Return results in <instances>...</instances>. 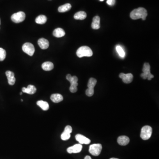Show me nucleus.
<instances>
[{
    "mask_svg": "<svg viewBox=\"0 0 159 159\" xmlns=\"http://www.w3.org/2000/svg\"><path fill=\"white\" fill-rule=\"evenodd\" d=\"M147 11L143 8L140 7L134 9L131 12L130 17L132 20H137L142 19V20H145L147 16Z\"/></svg>",
    "mask_w": 159,
    "mask_h": 159,
    "instance_id": "1",
    "label": "nucleus"
},
{
    "mask_svg": "<svg viewBox=\"0 0 159 159\" xmlns=\"http://www.w3.org/2000/svg\"><path fill=\"white\" fill-rule=\"evenodd\" d=\"M93 52L90 48L87 46H83L77 50V55L79 58L83 57H91Z\"/></svg>",
    "mask_w": 159,
    "mask_h": 159,
    "instance_id": "2",
    "label": "nucleus"
},
{
    "mask_svg": "<svg viewBox=\"0 0 159 159\" xmlns=\"http://www.w3.org/2000/svg\"><path fill=\"white\" fill-rule=\"evenodd\" d=\"M66 79L70 83V90L72 93H75L77 91V86H78V78L76 76H73L70 74H67L66 76Z\"/></svg>",
    "mask_w": 159,
    "mask_h": 159,
    "instance_id": "3",
    "label": "nucleus"
},
{
    "mask_svg": "<svg viewBox=\"0 0 159 159\" xmlns=\"http://www.w3.org/2000/svg\"><path fill=\"white\" fill-rule=\"evenodd\" d=\"M153 132V129L151 126H143L141 130V138L143 140H147L151 137Z\"/></svg>",
    "mask_w": 159,
    "mask_h": 159,
    "instance_id": "4",
    "label": "nucleus"
},
{
    "mask_svg": "<svg viewBox=\"0 0 159 159\" xmlns=\"http://www.w3.org/2000/svg\"><path fill=\"white\" fill-rule=\"evenodd\" d=\"M142 71L143 73L141 74V76L144 79H147L148 80H151L154 77L153 75L150 73V66L149 63H144Z\"/></svg>",
    "mask_w": 159,
    "mask_h": 159,
    "instance_id": "5",
    "label": "nucleus"
},
{
    "mask_svg": "<svg viewBox=\"0 0 159 159\" xmlns=\"http://www.w3.org/2000/svg\"><path fill=\"white\" fill-rule=\"evenodd\" d=\"M102 149V146L101 144H95L90 146L89 152L92 155L98 156L100 154Z\"/></svg>",
    "mask_w": 159,
    "mask_h": 159,
    "instance_id": "6",
    "label": "nucleus"
},
{
    "mask_svg": "<svg viewBox=\"0 0 159 159\" xmlns=\"http://www.w3.org/2000/svg\"><path fill=\"white\" fill-rule=\"evenodd\" d=\"M26 15L23 12H19L15 13L11 16V20L15 23H20L23 22L25 19Z\"/></svg>",
    "mask_w": 159,
    "mask_h": 159,
    "instance_id": "7",
    "label": "nucleus"
},
{
    "mask_svg": "<svg viewBox=\"0 0 159 159\" xmlns=\"http://www.w3.org/2000/svg\"><path fill=\"white\" fill-rule=\"evenodd\" d=\"M22 50L24 53L30 56H32L35 53V49L34 45L30 43H26L23 45Z\"/></svg>",
    "mask_w": 159,
    "mask_h": 159,
    "instance_id": "8",
    "label": "nucleus"
},
{
    "mask_svg": "<svg viewBox=\"0 0 159 159\" xmlns=\"http://www.w3.org/2000/svg\"><path fill=\"white\" fill-rule=\"evenodd\" d=\"M119 77L122 79L123 82L126 84L130 83L133 80V75L131 73L125 74L121 73L119 74Z\"/></svg>",
    "mask_w": 159,
    "mask_h": 159,
    "instance_id": "9",
    "label": "nucleus"
},
{
    "mask_svg": "<svg viewBox=\"0 0 159 159\" xmlns=\"http://www.w3.org/2000/svg\"><path fill=\"white\" fill-rule=\"evenodd\" d=\"M82 149V145L80 144H76L73 146L68 148L67 149V152L71 154L73 153H77L81 152Z\"/></svg>",
    "mask_w": 159,
    "mask_h": 159,
    "instance_id": "10",
    "label": "nucleus"
},
{
    "mask_svg": "<svg viewBox=\"0 0 159 159\" xmlns=\"http://www.w3.org/2000/svg\"><path fill=\"white\" fill-rule=\"evenodd\" d=\"M76 140L79 142L80 144H88L90 143L91 140L84 136L80 134H77L75 136Z\"/></svg>",
    "mask_w": 159,
    "mask_h": 159,
    "instance_id": "11",
    "label": "nucleus"
},
{
    "mask_svg": "<svg viewBox=\"0 0 159 159\" xmlns=\"http://www.w3.org/2000/svg\"><path fill=\"white\" fill-rule=\"evenodd\" d=\"M6 76L7 77L9 85H13L16 82L14 73L10 71H7L6 73Z\"/></svg>",
    "mask_w": 159,
    "mask_h": 159,
    "instance_id": "12",
    "label": "nucleus"
},
{
    "mask_svg": "<svg viewBox=\"0 0 159 159\" xmlns=\"http://www.w3.org/2000/svg\"><path fill=\"white\" fill-rule=\"evenodd\" d=\"M38 44L42 49H47L49 46L48 40L44 38H39L38 41Z\"/></svg>",
    "mask_w": 159,
    "mask_h": 159,
    "instance_id": "13",
    "label": "nucleus"
},
{
    "mask_svg": "<svg viewBox=\"0 0 159 159\" xmlns=\"http://www.w3.org/2000/svg\"><path fill=\"white\" fill-rule=\"evenodd\" d=\"M36 90V87L32 85H29L27 88L23 87L22 89V91L23 92L30 95L35 94Z\"/></svg>",
    "mask_w": 159,
    "mask_h": 159,
    "instance_id": "14",
    "label": "nucleus"
},
{
    "mask_svg": "<svg viewBox=\"0 0 159 159\" xmlns=\"http://www.w3.org/2000/svg\"><path fill=\"white\" fill-rule=\"evenodd\" d=\"M118 144L122 146H125L130 142V139L126 136H121L118 137L117 140Z\"/></svg>",
    "mask_w": 159,
    "mask_h": 159,
    "instance_id": "15",
    "label": "nucleus"
},
{
    "mask_svg": "<svg viewBox=\"0 0 159 159\" xmlns=\"http://www.w3.org/2000/svg\"><path fill=\"white\" fill-rule=\"evenodd\" d=\"M100 19L99 16H96L94 17L92 20V24H91V28L93 29L97 30L100 29Z\"/></svg>",
    "mask_w": 159,
    "mask_h": 159,
    "instance_id": "16",
    "label": "nucleus"
},
{
    "mask_svg": "<svg viewBox=\"0 0 159 159\" xmlns=\"http://www.w3.org/2000/svg\"><path fill=\"white\" fill-rule=\"evenodd\" d=\"M50 99L53 102L59 103L63 100V97L60 94H53L50 96Z\"/></svg>",
    "mask_w": 159,
    "mask_h": 159,
    "instance_id": "17",
    "label": "nucleus"
},
{
    "mask_svg": "<svg viewBox=\"0 0 159 159\" xmlns=\"http://www.w3.org/2000/svg\"><path fill=\"white\" fill-rule=\"evenodd\" d=\"M54 67V64L50 61H46L43 63L42 68L44 70L49 71L53 70Z\"/></svg>",
    "mask_w": 159,
    "mask_h": 159,
    "instance_id": "18",
    "label": "nucleus"
},
{
    "mask_svg": "<svg viewBox=\"0 0 159 159\" xmlns=\"http://www.w3.org/2000/svg\"><path fill=\"white\" fill-rule=\"evenodd\" d=\"M53 36L57 38H61L65 36L66 33L63 29L57 28L53 31Z\"/></svg>",
    "mask_w": 159,
    "mask_h": 159,
    "instance_id": "19",
    "label": "nucleus"
},
{
    "mask_svg": "<svg viewBox=\"0 0 159 159\" xmlns=\"http://www.w3.org/2000/svg\"><path fill=\"white\" fill-rule=\"evenodd\" d=\"M87 17V14L84 11H80L76 13L74 16L75 19L77 20H83Z\"/></svg>",
    "mask_w": 159,
    "mask_h": 159,
    "instance_id": "20",
    "label": "nucleus"
},
{
    "mask_svg": "<svg viewBox=\"0 0 159 159\" xmlns=\"http://www.w3.org/2000/svg\"><path fill=\"white\" fill-rule=\"evenodd\" d=\"M37 104L43 111H47L49 108V105L48 103L43 100L38 101L37 102Z\"/></svg>",
    "mask_w": 159,
    "mask_h": 159,
    "instance_id": "21",
    "label": "nucleus"
},
{
    "mask_svg": "<svg viewBox=\"0 0 159 159\" xmlns=\"http://www.w3.org/2000/svg\"><path fill=\"white\" fill-rule=\"evenodd\" d=\"M71 8V5L69 3H67V4L60 6L58 8V11L60 13H64V12L69 11Z\"/></svg>",
    "mask_w": 159,
    "mask_h": 159,
    "instance_id": "22",
    "label": "nucleus"
},
{
    "mask_svg": "<svg viewBox=\"0 0 159 159\" xmlns=\"http://www.w3.org/2000/svg\"><path fill=\"white\" fill-rule=\"evenodd\" d=\"M47 21V17L44 15H39L36 19V22L39 24H45Z\"/></svg>",
    "mask_w": 159,
    "mask_h": 159,
    "instance_id": "23",
    "label": "nucleus"
},
{
    "mask_svg": "<svg viewBox=\"0 0 159 159\" xmlns=\"http://www.w3.org/2000/svg\"><path fill=\"white\" fill-rule=\"evenodd\" d=\"M97 81L96 79L94 78H90L89 80L88 84V87L89 88L94 89L95 85H96Z\"/></svg>",
    "mask_w": 159,
    "mask_h": 159,
    "instance_id": "24",
    "label": "nucleus"
},
{
    "mask_svg": "<svg viewBox=\"0 0 159 159\" xmlns=\"http://www.w3.org/2000/svg\"><path fill=\"white\" fill-rule=\"evenodd\" d=\"M116 49L118 54L120 56V57L121 58H124L125 56V53L124 51L122 48V47H120V46H117Z\"/></svg>",
    "mask_w": 159,
    "mask_h": 159,
    "instance_id": "25",
    "label": "nucleus"
},
{
    "mask_svg": "<svg viewBox=\"0 0 159 159\" xmlns=\"http://www.w3.org/2000/svg\"><path fill=\"white\" fill-rule=\"evenodd\" d=\"M6 56V50L2 48H0V61H3L5 59Z\"/></svg>",
    "mask_w": 159,
    "mask_h": 159,
    "instance_id": "26",
    "label": "nucleus"
},
{
    "mask_svg": "<svg viewBox=\"0 0 159 159\" xmlns=\"http://www.w3.org/2000/svg\"><path fill=\"white\" fill-rule=\"evenodd\" d=\"M70 134L64 131L61 134V140L63 141H67L70 139Z\"/></svg>",
    "mask_w": 159,
    "mask_h": 159,
    "instance_id": "27",
    "label": "nucleus"
},
{
    "mask_svg": "<svg viewBox=\"0 0 159 159\" xmlns=\"http://www.w3.org/2000/svg\"><path fill=\"white\" fill-rule=\"evenodd\" d=\"M86 95L87 96L90 97V96H92L93 95L94 93V89H91V88H88L86 90V92H85Z\"/></svg>",
    "mask_w": 159,
    "mask_h": 159,
    "instance_id": "28",
    "label": "nucleus"
},
{
    "mask_svg": "<svg viewBox=\"0 0 159 159\" xmlns=\"http://www.w3.org/2000/svg\"><path fill=\"white\" fill-rule=\"evenodd\" d=\"M72 128L70 126H67L65 127V130H64V132H68L69 134H71L72 132Z\"/></svg>",
    "mask_w": 159,
    "mask_h": 159,
    "instance_id": "29",
    "label": "nucleus"
},
{
    "mask_svg": "<svg viewBox=\"0 0 159 159\" xmlns=\"http://www.w3.org/2000/svg\"><path fill=\"white\" fill-rule=\"evenodd\" d=\"M107 3L110 6H114L115 3V0H107Z\"/></svg>",
    "mask_w": 159,
    "mask_h": 159,
    "instance_id": "30",
    "label": "nucleus"
},
{
    "mask_svg": "<svg viewBox=\"0 0 159 159\" xmlns=\"http://www.w3.org/2000/svg\"><path fill=\"white\" fill-rule=\"evenodd\" d=\"M84 159H91V157L90 156H85Z\"/></svg>",
    "mask_w": 159,
    "mask_h": 159,
    "instance_id": "31",
    "label": "nucleus"
},
{
    "mask_svg": "<svg viewBox=\"0 0 159 159\" xmlns=\"http://www.w3.org/2000/svg\"><path fill=\"white\" fill-rule=\"evenodd\" d=\"M110 159H117V158H112Z\"/></svg>",
    "mask_w": 159,
    "mask_h": 159,
    "instance_id": "32",
    "label": "nucleus"
},
{
    "mask_svg": "<svg viewBox=\"0 0 159 159\" xmlns=\"http://www.w3.org/2000/svg\"><path fill=\"white\" fill-rule=\"evenodd\" d=\"M22 92H20V95H22Z\"/></svg>",
    "mask_w": 159,
    "mask_h": 159,
    "instance_id": "33",
    "label": "nucleus"
},
{
    "mask_svg": "<svg viewBox=\"0 0 159 159\" xmlns=\"http://www.w3.org/2000/svg\"><path fill=\"white\" fill-rule=\"evenodd\" d=\"M100 1H103L104 0H100Z\"/></svg>",
    "mask_w": 159,
    "mask_h": 159,
    "instance_id": "34",
    "label": "nucleus"
},
{
    "mask_svg": "<svg viewBox=\"0 0 159 159\" xmlns=\"http://www.w3.org/2000/svg\"><path fill=\"white\" fill-rule=\"evenodd\" d=\"M21 101H23V100L22 99V100H21Z\"/></svg>",
    "mask_w": 159,
    "mask_h": 159,
    "instance_id": "35",
    "label": "nucleus"
},
{
    "mask_svg": "<svg viewBox=\"0 0 159 159\" xmlns=\"http://www.w3.org/2000/svg\"><path fill=\"white\" fill-rule=\"evenodd\" d=\"M0 25H1V19H0Z\"/></svg>",
    "mask_w": 159,
    "mask_h": 159,
    "instance_id": "36",
    "label": "nucleus"
},
{
    "mask_svg": "<svg viewBox=\"0 0 159 159\" xmlns=\"http://www.w3.org/2000/svg\"><path fill=\"white\" fill-rule=\"evenodd\" d=\"M49 1H51V0H49Z\"/></svg>",
    "mask_w": 159,
    "mask_h": 159,
    "instance_id": "37",
    "label": "nucleus"
}]
</instances>
